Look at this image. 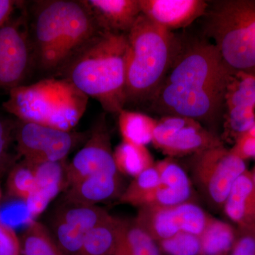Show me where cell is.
<instances>
[{
  "instance_id": "obj_1",
  "label": "cell",
  "mask_w": 255,
  "mask_h": 255,
  "mask_svg": "<svg viewBox=\"0 0 255 255\" xmlns=\"http://www.w3.org/2000/svg\"><path fill=\"white\" fill-rule=\"evenodd\" d=\"M231 75L212 43L182 41L149 105L162 117L192 119L216 133Z\"/></svg>"
},
{
  "instance_id": "obj_2",
  "label": "cell",
  "mask_w": 255,
  "mask_h": 255,
  "mask_svg": "<svg viewBox=\"0 0 255 255\" xmlns=\"http://www.w3.org/2000/svg\"><path fill=\"white\" fill-rule=\"evenodd\" d=\"M127 33L100 30L64 68L68 79L102 108L119 114L127 105Z\"/></svg>"
},
{
  "instance_id": "obj_3",
  "label": "cell",
  "mask_w": 255,
  "mask_h": 255,
  "mask_svg": "<svg viewBox=\"0 0 255 255\" xmlns=\"http://www.w3.org/2000/svg\"><path fill=\"white\" fill-rule=\"evenodd\" d=\"M33 43L40 67L63 69L100 31L84 1L49 0L35 8Z\"/></svg>"
},
{
  "instance_id": "obj_4",
  "label": "cell",
  "mask_w": 255,
  "mask_h": 255,
  "mask_svg": "<svg viewBox=\"0 0 255 255\" xmlns=\"http://www.w3.org/2000/svg\"><path fill=\"white\" fill-rule=\"evenodd\" d=\"M127 36V105L149 103L179 50L182 40L142 14Z\"/></svg>"
},
{
  "instance_id": "obj_5",
  "label": "cell",
  "mask_w": 255,
  "mask_h": 255,
  "mask_svg": "<svg viewBox=\"0 0 255 255\" xmlns=\"http://www.w3.org/2000/svg\"><path fill=\"white\" fill-rule=\"evenodd\" d=\"M89 97L66 78H48L10 90L3 103L18 120L71 131L86 111Z\"/></svg>"
},
{
  "instance_id": "obj_6",
  "label": "cell",
  "mask_w": 255,
  "mask_h": 255,
  "mask_svg": "<svg viewBox=\"0 0 255 255\" xmlns=\"http://www.w3.org/2000/svg\"><path fill=\"white\" fill-rule=\"evenodd\" d=\"M206 14V35L228 70L255 77V0L213 1Z\"/></svg>"
},
{
  "instance_id": "obj_7",
  "label": "cell",
  "mask_w": 255,
  "mask_h": 255,
  "mask_svg": "<svg viewBox=\"0 0 255 255\" xmlns=\"http://www.w3.org/2000/svg\"><path fill=\"white\" fill-rule=\"evenodd\" d=\"M190 167L194 185L214 210L223 207L233 184L246 172L244 159L223 145L192 155Z\"/></svg>"
},
{
  "instance_id": "obj_8",
  "label": "cell",
  "mask_w": 255,
  "mask_h": 255,
  "mask_svg": "<svg viewBox=\"0 0 255 255\" xmlns=\"http://www.w3.org/2000/svg\"><path fill=\"white\" fill-rule=\"evenodd\" d=\"M152 143L170 157L194 155L223 145L221 138L194 119L165 116L157 120Z\"/></svg>"
},
{
  "instance_id": "obj_9",
  "label": "cell",
  "mask_w": 255,
  "mask_h": 255,
  "mask_svg": "<svg viewBox=\"0 0 255 255\" xmlns=\"http://www.w3.org/2000/svg\"><path fill=\"white\" fill-rule=\"evenodd\" d=\"M14 135L18 155L32 164L66 159L80 140L78 133L21 120Z\"/></svg>"
},
{
  "instance_id": "obj_10",
  "label": "cell",
  "mask_w": 255,
  "mask_h": 255,
  "mask_svg": "<svg viewBox=\"0 0 255 255\" xmlns=\"http://www.w3.org/2000/svg\"><path fill=\"white\" fill-rule=\"evenodd\" d=\"M23 16L0 28V90L20 86L27 75L31 43Z\"/></svg>"
},
{
  "instance_id": "obj_11",
  "label": "cell",
  "mask_w": 255,
  "mask_h": 255,
  "mask_svg": "<svg viewBox=\"0 0 255 255\" xmlns=\"http://www.w3.org/2000/svg\"><path fill=\"white\" fill-rule=\"evenodd\" d=\"M96 174H120L114 161L110 132L104 118L97 121L90 138L67 164V189Z\"/></svg>"
},
{
  "instance_id": "obj_12",
  "label": "cell",
  "mask_w": 255,
  "mask_h": 255,
  "mask_svg": "<svg viewBox=\"0 0 255 255\" xmlns=\"http://www.w3.org/2000/svg\"><path fill=\"white\" fill-rule=\"evenodd\" d=\"M109 214L98 206L65 202L52 219V235L67 255H78L87 235Z\"/></svg>"
},
{
  "instance_id": "obj_13",
  "label": "cell",
  "mask_w": 255,
  "mask_h": 255,
  "mask_svg": "<svg viewBox=\"0 0 255 255\" xmlns=\"http://www.w3.org/2000/svg\"><path fill=\"white\" fill-rule=\"evenodd\" d=\"M141 14L172 31L187 27L204 16L209 3L204 0H139Z\"/></svg>"
},
{
  "instance_id": "obj_14",
  "label": "cell",
  "mask_w": 255,
  "mask_h": 255,
  "mask_svg": "<svg viewBox=\"0 0 255 255\" xmlns=\"http://www.w3.org/2000/svg\"><path fill=\"white\" fill-rule=\"evenodd\" d=\"M155 165L159 171V184L142 206L172 207L192 201V182L182 166L171 158L159 160Z\"/></svg>"
},
{
  "instance_id": "obj_15",
  "label": "cell",
  "mask_w": 255,
  "mask_h": 255,
  "mask_svg": "<svg viewBox=\"0 0 255 255\" xmlns=\"http://www.w3.org/2000/svg\"><path fill=\"white\" fill-rule=\"evenodd\" d=\"M35 188L26 201L28 214L34 218L43 212L50 201L63 190H66V159L58 162L33 164Z\"/></svg>"
},
{
  "instance_id": "obj_16",
  "label": "cell",
  "mask_w": 255,
  "mask_h": 255,
  "mask_svg": "<svg viewBox=\"0 0 255 255\" xmlns=\"http://www.w3.org/2000/svg\"><path fill=\"white\" fill-rule=\"evenodd\" d=\"M124 191L122 174H96L69 187L65 190L64 202L97 206L119 199Z\"/></svg>"
},
{
  "instance_id": "obj_17",
  "label": "cell",
  "mask_w": 255,
  "mask_h": 255,
  "mask_svg": "<svg viewBox=\"0 0 255 255\" xmlns=\"http://www.w3.org/2000/svg\"><path fill=\"white\" fill-rule=\"evenodd\" d=\"M102 31L128 33L141 14L139 0H86Z\"/></svg>"
},
{
  "instance_id": "obj_18",
  "label": "cell",
  "mask_w": 255,
  "mask_h": 255,
  "mask_svg": "<svg viewBox=\"0 0 255 255\" xmlns=\"http://www.w3.org/2000/svg\"><path fill=\"white\" fill-rule=\"evenodd\" d=\"M135 221L154 241H164L181 232L175 206H145L139 208Z\"/></svg>"
},
{
  "instance_id": "obj_19",
  "label": "cell",
  "mask_w": 255,
  "mask_h": 255,
  "mask_svg": "<svg viewBox=\"0 0 255 255\" xmlns=\"http://www.w3.org/2000/svg\"><path fill=\"white\" fill-rule=\"evenodd\" d=\"M113 255H163L157 242L135 219H119L117 245Z\"/></svg>"
},
{
  "instance_id": "obj_20",
  "label": "cell",
  "mask_w": 255,
  "mask_h": 255,
  "mask_svg": "<svg viewBox=\"0 0 255 255\" xmlns=\"http://www.w3.org/2000/svg\"><path fill=\"white\" fill-rule=\"evenodd\" d=\"M223 208L234 222L246 223L255 217V186L253 177L246 172L233 184Z\"/></svg>"
},
{
  "instance_id": "obj_21",
  "label": "cell",
  "mask_w": 255,
  "mask_h": 255,
  "mask_svg": "<svg viewBox=\"0 0 255 255\" xmlns=\"http://www.w3.org/2000/svg\"><path fill=\"white\" fill-rule=\"evenodd\" d=\"M119 219L109 214L87 235L78 255H113Z\"/></svg>"
},
{
  "instance_id": "obj_22",
  "label": "cell",
  "mask_w": 255,
  "mask_h": 255,
  "mask_svg": "<svg viewBox=\"0 0 255 255\" xmlns=\"http://www.w3.org/2000/svg\"><path fill=\"white\" fill-rule=\"evenodd\" d=\"M118 117L119 130L124 141L145 146L152 142L157 120L125 109L119 112Z\"/></svg>"
},
{
  "instance_id": "obj_23",
  "label": "cell",
  "mask_w": 255,
  "mask_h": 255,
  "mask_svg": "<svg viewBox=\"0 0 255 255\" xmlns=\"http://www.w3.org/2000/svg\"><path fill=\"white\" fill-rule=\"evenodd\" d=\"M114 158L120 174L132 177L155 163L146 146L124 140L114 149Z\"/></svg>"
},
{
  "instance_id": "obj_24",
  "label": "cell",
  "mask_w": 255,
  "mask_h": 255,
  "mask_svg": "<svg viewBox=\"0 0 255 255\" xmlns=\"http://www.w3.org/2000/svg\"><path fill=\"white\" fill-rule=\"evenodd\" d=\"M19 241L21 255H68L58 246L51 232L37 221L28 223Z\"/></svg>"
},
{
  "instance_id": "obj_25",
  "label": "cell",
  "mask_w": 255,
  "mask_h": 255,
  "mask_svg": "<svg viewBox=\"0 0 255 255\" xmlns=\"http://www.w3.org/2000/svg\"><path fill=\"white\" fill-rule=\"evenodd\" d=\"M201 255H227L236 243V234L227 223L211 217L201 235Z\"/></svg>"
},
{
  "instance_id": "obj_26",
  "label": "cell",
  "mask_w": 255,
  "mask_h": 255,
  "mask_svg": "<svg viewBox=\"0 0 255 255\" xmlns=\"http://www.w3.org/2000/svg\"><path fill=\"white\" fill-rule=\"evenodd\" d=\"M159 173L155 163L133 177L128 186L124 189L119 201L140 208L145 204L147 198L155 191L159 184Z\"/></svg>"
},
{
  "instance_id": "obj_27",
  "label": "cell",
  "mask_w": 255,
  "mask_h": 255,
  "mask_svg": "<svg viewBox=\"0 0 255 255\" xmlns=\"http://www.w3.org/2000/svg\"><path fill=\"white\" fill-rule=\"evenodd\" d=\"M6 192L10 197L26 203L35 188V171L33 164L23 159L15 164L8 172Z\"/></svg>"
},
{
  "instance_id": "obj_28",
  "label": "cell",
  "mask_w": 255,
  "mask_h": 255,
  "mask_svg": "<svg viewBox=\"0 0 255 255\" xmlns=\"http://www.w3.org/2000/svg\"><path fill=\"white\" fill-rule=\"evenodd\" d=\"M180 219L181 232L200 237L212 216L193 201L176 206Z\"/></svg>"
},
{
  "instance_id": "obj_29",
  "label": "cell",
  "mask_w": 255,
  "mask_h": 255,
  "mask_svg": "<svg viewBox=\"0 0 255 255\" xmlns=\"http://www.w3.org/2000/svg\"><path fill=\"white\" fill-rule=\"evenodd\" d=\"M162 254L166 255H201L200 238L190 233L179 232L175 236L157 243Z\"/></svg>"
},
{
  "instance_id": "obj_30",
  "label": "cell",
  "mask_w": 255,
  "mask_h": 255,
  "mask_svg": "<svg viewBox=\"0 0 255 255\" xmlns=\"http://www.w3.org/2000/svg\"><path fill=\"white\" fill-rule=\"evenodd\" d=\"M14 127L15 122L0 117V182L4 174L14 166L10 147L14 140Z\"/></svg>"
},
{
  "instance_id": "obj_31",
  "label": "cell",
  "mask_w": 255,
  "mask_h": 255,
  "mask_svg": "<svg viewBox=\"0 0 255 255\" xmlns=\"http://www.w3.org/2000/svg\"><path fill=\"white\" fill-rule=\"evenodd\" d=\"M2 191L0 184V204ZM0 255H21L19 237L12 228L0 221Z\"/></svg>"
},
{
  "instance_id": "obj_32",
  "label": "cell",
  "mask_w": 255,
  "mask_h": 255,
  "mask_svg": "<svg viewBox=\"0 0 255 255\" xmlns=\"http://www.w3.org/2000/svg\"><path fill=\"white\" fill-rule=\"evenodd\" d=\"M232 152L242 159L255 157V124L238 137L237 144Z\"/></svg>"
},
{
  "instance_id": "obj_33",
  "label": "cell",
  "mask_w": 255,
  "mask_h": 255,
  "mask_svg": "<svg viewBox=\"0 0 255 255\" xmlns=\"http://www.w3.org/2000/svg\"><path fill=\"white\" fill-rule=\"evenodd\" d=\"M231 255H255V237L247 234L236 241Z\"/></svg>"
},
{
  "instance_id": "obj_34",
  "label": "cell",
  "mask_w": 255,
  "mask_h": 255,
  "mask_svg": "<svg viewBox=\"0 0 255 255\" xmlns=\"http://www.w3.org/2000/svg\"><path fill=\"white\" fill-rule=\"evenodd\" d=\"M16 4L17 1L13 0H0V28L11 20Z\"/></svg>"
},
{
  "instance_id": "obj_35",
  "label": "cell",
  "mask_w": 255,
  "mask_h": 255,
  "mask_svg": "<svg viewBox=\"0 0 255 255\" xmlns=\"http://www.w3.org/2000/svg\"><path fill=\"white\" fill-rule=\"evenodd\" d=\"M253 182H254V184H255V171L254 175H253Z\"/></svg>"
}]
</instances>
